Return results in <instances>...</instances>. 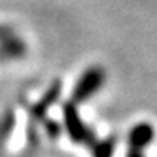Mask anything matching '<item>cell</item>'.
I'll use <instances>...</instances> for the list:
<instances>
[{
    "mask_svg": "<svg viewBox=\"0 0 157 157\" xmlns=\"http://www.w3.org/2000/svg\"><path fill=\"white\" fill-rule=\"evenodd\" d=\"M105 82V72L101 67H91L84 72V75L78 78L77 86L73 89V101H86L93 96Z\"/></svg>",
    "mask_w": 157,
    "mask_h": 157,
    "instance_id": "1",
    "label": "cell"
},
{
    "mask_svg": "<svg viewBox=\"0 0 157 157\" xmlns=\"http://www.w3.org/2000/svg\"><path fill=\"white\" fill-rule=\"evenodd\" d=\"M154 141V126L148 122H140L129 131V148L135 150H143L145 147H148Z\"/></svg>",
    "mask_w": 157,
    "mask_h": 157,
    "instance_id": "2",
    "label": "cell"
},
{
    "mask_svg": "<svg viewBox=\"0 0 157 157\" xmlns=\"http://www.w3.org/2000/svg\"><path fill=\"white\" fill-rule=\"evenodd\" d=\"M65 121H67V129L70 136L73 138V141H87L91 138V131L82 124V121L78 119L77 112L72 105L65 107Z\"/></svg>",
    "mask_w": 157,
    "mask_h": 157,
    "instance_id": "3",
    "label": "cell"
},
{
    "mask_svg": "<svg viewBox=\"0 0 157 157\" xmlns=\"http://www.w3.org/2000/svg\"><path fill=\"white\" fill-rule=\"evenodd\" d=\"M113 147H115V141L110 138V140H105V141H100L96 143L93 152H94V157H112L113 154Z\"/></svg>",
    "mask_w": 157,
    "mask_h": 157,
    "instance_id": "4",
    "label": "cell"
},
{
    "mask_svg": "<svg viewBox=\"0 0 157 157\" xmlns=\"http://www.w3.org/2000/svg\"><path fill=\"white\" fill-rule=\"evenodd\" d=\"M128 157H143L141 150H135V148H128Z\"/></svg>",
    "mask_w": 157,
    "mask_h": 157,
    "instance_id": "5",
    "label": "cell"
}]
</instances>
